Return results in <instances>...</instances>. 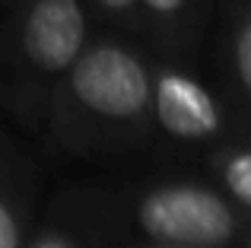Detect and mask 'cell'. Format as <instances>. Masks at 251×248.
Segmentation results:
<instances>
[{
  "label": "cell",
  "instance_id": "obj_11",
  "mask_svg": "<svg viewBox=\"0 0 251 248\" xmlns=\"http://www.w3.org/2000/svg\"><path fill=\"white\" fill-rule=\"evenodd\" d=\"M140 248H188V245H153V242H143Z\"/></svg>",
  "mask_w": 251,
  "mask_h": 248
},
{
  "label": "cell",
  "instance_id": "obj_2",
  "mask_svg": "<svg viewBox=\"0 0 251 248\" xmlns=\"http://www.w3.org/2000/svg\"><path fill=\"white\" fill-rule=\"evenodd\" d=\"M96 29L83 0H10L0 23V102L6 112L32 130L45 127L57 83Z\"/></svg>",
  "mask_w": 251,
  "mask_h": 248
},
{
  "label": "cell",
  "instance_id": "obj_10",
  "mask_svg": "<svg viewBox=\"0 0 251 248\" xmlns=\"http://www.w3.org/2000/svg\"><path fill=\"white\" fill-rule=\"evenodd\" d=\"M25 248H80V245H76L74 236H67L61 229H42L35 239L25 242Z\"/></svg>",
  "mask_w": 251,
  "mask_h": 248
},
{
  "label": "cell",
  "instance_id": "obj_13",
  "mask_svg": "<svg viewBox=\"0 0 251 248\" xmlns=\"http://www.w3.org/2000/svg\"><path fill=\"white\" fill-rule=\"evenodd\" d=\"M245 248H251V239H248V245H245Z\"/></svg>",
  "mask_w": 251,
  "mask_h": 248
},
{
  "label": "cell",
  "instance_id": "obj_8",
  "mask_svg": "<svg viewBox=\"0 0 251 248\" xmlns=\"http://www.w3.org/2000/svg\"><path fill=\"white\" fill-rule=\"evenodd\" d=\"M83 3L89 6V13L96 16V23L102 29L121 32V35L143 42V19L137 0H83Z\"/></svg>",
  "mask_w": 251,
  "mask_h": 248
},
{
  "label": "cell",
  "instance_id": "obj_9",
  "mask_svg": "<svg viewBox=\"0 0 251 248\" xmlns=\"http://www.w3.org/2000/svg\"><path fill=\"white\" fill-rule=\"evenodd\" d=\"M25 213L23 200L10 185L0 181V248H25Z\"/></svg>",
  "mask_w": 251,
  "mask_h": 248
},
{
  "label": "cell",
  "instance_id": "obj_1",
  "mask_svg": "<svg viewBox=\"0 0 251 248\" xmlns=\"http://www.w3.org/2000/svg\"><path fill=\"white\" fill-rule=\"evenodd\" d=\"M48 134L70 153H115L153 130V51L99 25L51 96Z\"/></svg>",
  "mask_w": 251,
  "mask_h": 248
},
{
  "label": "cell",
  "instance_id": "obj_4",
  "mask_svg": "<svg viewBox=\"0 0 251 248\" xmlns=\"http://www.w3.org/2000/svg\"><path fill=\"white\" fill-rule=\"evenodd\" d=\"M153 127L172 143H216L229 134V102L216 96L191 64L153 54Z\"/></svg>",
  "mask_w": 251,
  "mask_h": 248
},
{
  "label": "cell",
  "instance_id": "obj_5",
  "mask_svg": "<svg viewBox=\"0 0 251 248\" xmlns=\"http://www.w3.org/2000/svg\"><path fill=\"white\" fill-rule=\"evenodd\" d=\"M137 6L143 19V45L159 57L191 64L213 19V0H137Z\"/></svg>",
  "mask_w": 251,
  "mask_h": 248
},
{
  "label": "cell",
  "instance_id": "obj_7",
  "mask_svg": "<svg viewBox=\"0 0 251 248\" xmlns=\"http://www.w3.org/2000/svg\"><path fill=\"white\" fill-rule=\"evenodd\" d=\"M210 172L216 178V188L251 213V147H216L210 153Z\"/></svg>",
  "mask_w": 251,
  "mask_h": 248
},
{
  "label": "cell",
  "instance_id": "obj_12",
  "mask_svg": "<svg viewBox=\"0 0 251 248\" xmlns=\"http://www.w3.org/2000/svg\"><path fill=\"white\" fill-rule=\"evenodd\" d=\"M6 3H10V0H0V10H3V6H6Z\"/></svg>",
  "mask_w": 251,
  "mask_h": 248
},
{
  "label": "cell",
  "instance_id": "obj_6",
  "mask_svg": "<svg viewBox=\"0 0 251 248\" xmlns=\"http://www.w3.org/2000/svg\"><path fill=\"white\" fill-rule=\"evenodd\" d=\"M220 67L232 105L251 115V0H220Z\"/></svg>",
  "mask_w": 251,
  "mask_h": 248
},
{
  "label": "cell",
  "instance_id": "obj_3",
  "mask_svg": "<svg viewBox=\"0 0 251 248\" xmlns=\"http://www.w3.org/2000/svg\"><path fill=\"white\" fill-rule=\"evenodd\" d=\"M130 223L143 242L232 248L245 236V210L207 181H162L134 198Z\"/></svg>",
  "mask_w": 251,
  "mask_h": 248
}]
</instances>
